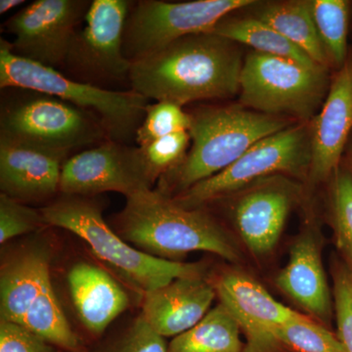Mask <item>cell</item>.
Returning <instances> with one entry per match:
<instances>
[{
	"label": "cell",
	"mask_w": 352,
	"mask_h": 352,
	"mask_svg": "<svg viewBox=\"0 0 352 352\" xmlns=\"http://www.w3.org/2000/svg\"><path fill=\"white\" fill-rule=\"evenodd\" d=\"M243 64L233 41L208 32L190 34L131 63L129 82L147 99L184 107L237 94Z\"/></svg>",
	"instance_id": "obj_1"
},
{
	"label": "cell",
	"mask_w": 352,
	"mask_h": 352,
	"mask_svg": "<svg viewBox=\"0 0 352 352\" xmlns=\"http://www.w3.org/2000/svg\"><path fill=\"white\" fill-rule=\"evenodd\" d=\"M126 199L112 228L139 251L180 263L191 252H210L241 267L249 261L232 230L208 208H183L155 189Z\"/></svg>",
	"instance_id": "obj_2"
},
{
	"label": "cell",
	"mask_w": 352,
	"mask_h": 352,
	"mask_svg": "<svg viewBox=\"0 0 352 352\" xmlns=\"http://www.w3.org/2000/svg\"><path fill=\"white\" fill-rule=\"evenodd\" d=\"M191 116V147L182 163L160 178L155 189L170 198L226 170L261 139L294 124L289 118L242 105L204 108Z\"/></svg>",
	"instance_id": "obj_3"
},
{
	"label": "cell",
	"mask_w": 352,
	"mask_h": 352,
	"mask_svg": "<svg viewBox=\"0 0 352 352\" xmlns=\"http://www.w3.org/2000/svg\"><path fill=\"white\" fill-rule=\"evenodd\" d=\"M41 212L46 226L64 229L80 238L141 298L177 278L208 274L207 264L164 261L132 247L105 221L97 197L61 194Z\"/></svg>",
	"instance_id": "obj_4"
},
{
	"label": "cell",
	"mask_w": 352,
	"mask_h": 352,
	"mask_svg": "<svg viewBox=\"0 0 352 352\" xmlns=\"http://www.w3.org/2000/svg\"><path fill=\"white\" fill-rule=\"evenodd\" d=\"M0 87L51 95L94 113L103 122L109 138L120 143L135 138L149 106V99L134 90L117 91L82 82L18 56L3 38L0 41Z\"/></svg>",
	"instance_id": "obj_5"
},
{
	"label": "cell",
	"mask_w": 352,
	"mask_h": 352,
	"mask_svg": "<svg viewBox=\"0 0 352 352\" xmlns=\"http://www.w3.org/2000/svg\"><path fill=\"white\" fill-rule=\"evenodd\" d=\"M16 89L19 94L1 103L0 138L69 155L111 140L94 113L51 95Z\"/></svg>",
	"instance_id": "obj_6"
},
{
	"label": "cell",
	"mask_w": 352,
	"mask_h": 352,
	"mask_svg": "<svg viewBox=\"0 0 352 352\" xmlns=\"http://www.w3.org/2000/svg\"><path fill=\"white\" fill-rule=\"evenodd\" d=\"M310 160L309 122H298L261 139L226 170L173 199L183 208L208 207L235 195L252 183L277 175L305 184Z\"/></svg>",
	"instance_id": "obj_7"
},
{
	"label": "cell",
	"mask_w": 352,
	"mask_h": 352,
	"mask_svg": "<svg viewBox=\"0 0 352 352\" xmlns=\"http://www.w3.org/2000/svg\"><path fill=\"white\" fill-rule=\"evenodd\" d=\"M329 69L307 68L254 51L243 64L240 104L266 115L311 122L327 97L332 80Z\"/></svg>",
	"instance_id": "obj_8"
},
{
	"label": "cell",
	"mask_w": 352,
	"mask_h": 352,
	"mask_svg": "<svg viewBox=\"0 0 352 352\" xmlns=\"http://www.w3.org/2000/svg\"><path fill=\"white\" fill-rule=\"evenodd\" d=\"M254 0H196L132 2L124 34V53L133 63L178 39L204 34L234 11L256 4Z\"/></svg>",
	"instance_id": "obj_9"
},
{
	"label": "cell",
	"mask_w": 352,
	"mask_h": 352,
	"mask_svg": "<svg viewBox=\"0 0 352 352\" xmlns=\"http://www.w3.org/2000/svg\"><path fill=\"white\" fill-rule=\"evenodd\" d=\"M221 201H227L229 228L248 259L263 264L276 254L292 210L305 201V185L272 175Z\"/></svg>",
	"instance_id": "obj_10"
},
{
	"label": "cell",
	"mask_w": 352,
	"mask_h": 352,
	"mask_svg": "<svg viewBox=\"0 0 352 352\" xmlns=\"http://www.w3.org/2000/svg\"><path fill=\"white\" fill-rule=\"evenodd\" d=\"M132 1L94 0L88 9L82 30H78L65 62L80 82L127 80L131 62L124 53V34Z\"/></svg>",
	"instance_id": "obj_11"
},
{
	"label": "cell",
	"mask_w": 352,
	"mask_h": 352,
	"mask_svg": "<svg viewBox=\"0 0 352 352\" xmlns=\"http://www.w3.org/2000/svg\"><path fill=\"white\" fill-rule=\"evenodd\" d=\"M140 148L107 140L69 157L62 166V195L97 197L117 192L126 198L154 189Z\"/></svg>",
	"instance_id": "obj_12"
},
{
	"label": "cell",
	"mask_w": 352,
	"mask_h": 352,
	"mask_svg": "<svg viewBox=\"0 0 352 352\" xmlns=\"http://www.w3.org/2000/svg\"><path fill=\"white\" fill-rule=\"evenodd\" d=\"M210 279L219 303L232 314L244 333L242 352H287L277 339V329L307 315L277 302L245 267L230 264Z\"/></svg>",
	"instance_id": "obj_13"
},
{
	"label": "cell",
	"mask_w": 352,
	"mask_h": 352,
	"mask_svg": "<svg viewBox=\"0 0 352 352\" xmlns=\"http://www.w3.org/2000/svg\"><path fill=\"white\" fill-rule=\"evenodd\" d=\"M92 1L36 0L12 16L4 28L15 36L9 43L18 56L56 69L64 66L78 28Z\"/></svg>",
	"instance_id": "obj_14"
},
{
	"label": "cell",
	"mask_w": 352,
	"mask_h": 352,
	"mask_svg": "<svg viewBox=\"0 0 352 352\" xmlns=\"http://www.w3.org/2000/svg\"><path fill=\"white\" fill-rule=\"evenodd\" d=\"M312 208V204L303 206L302 228L289 247L288 263L278 272L274 284L303 314L330 329L335 310L322 261L325 238Z\"/></svg>",
	"instance_id": "obj_15"
},
{
	"label": "cell",
	"mask_w": 352,
	"mask_h": 352,
	"mask_svg": "<svg viewBox=\"0 0 352 352\" xmlns=\"http://www.w3.org/2000/svg\"><path fill=\"white\" fill-rule=\"evenodd\" d=\"M311 160L305 182V203L314 190L327 184L340 168L352 132V51L336 72L325 102L309 122Z\"/></svg>",
	"instance_id": "obj_16"
},
{
	"label": "cell",
	"mask_w": 352,
	"mask_h": 352,
	"mask_svg": "<svg viewBox=\"0 0 352 352\" xmlns=\"http://www.w3.org/2000/svg\"><path fill=\"white\" fill-rule=\"evenodd\" d=\"M71 155L0 138V189L14 200H48L60 193L62 166Z\"/></svg>",
	"instance_id": "obj_17"
},
{
	"label": "cell",
	"mask_w": 352,
	"mask_h": 352,
	"mask_svg": "<svg viewBox=\"0 0 352 352\" xmlns=\"http://www.w3.org/2000/svg\"><path fill=\"white\" fill-rule=\"evenodd\" d=\"M215 298L208 273L180 277L145 294L140 316L162 337H176L198 324Z\"/></svg>",
	"instance_id": "obj_18"
},
{
	"label": "cell",
	"mask_w": 352,
	"mask_h": 352,
	"mask_svg": "<svg viewBox=\"0 0 352 352\" xmlns=\"http://www.w3.org/2000/svg\"><path fill=\"white\" fill-rule=\"evenodd\" d=\"M69 298L82 327L92 337L106 329L131 307V298L122 285L96 264L80 261L67 275Z\"/></svg>",
	"instance_id": "obj_19"
},
{
	"label": "cell",
	"mask_w": 352,
	"mask_h": 352,
	"mask_svg": "<svg viewBox=\"0 0 352 352\" xmlns=\"http://www.w3.org/2000/svg\"><path fill=\"white\" fill-rule=\"evenodd\" d=\"M51 248L34 243L16 250L0 268V320L21 324L50 279Z\"/></svg>",
	"instance_id": "obj_20"
},
{
	"label": "cell",
	"mask_w": 352,
	"mask_h": 352,
	"mask_svg": "<svg viewBox=\"0 0 352 352\" xmlns=\"http://www.w3.org/2000/svg\"><path fill=\"white\" fill-rule=\"evenodd\" d=\"M256 4L252 17L273 29L305 51L323 68H333L315 25L311 1H271Z\"/></svg>",
	"instance_id": "obj_21"
},
{
	"label": "cell",
	"mask_w": 352,
	"mask_h": 352,
	"mask_svg": "<svg viewBox=\"0 0 352 352\" xmlns=\"http://www.w3.org/2000/svg\"><path fill=\"white\" fill-rule=\"evenodd\" d=\"M210 34H217L235 43L251 46L256 52L283 58L307 68H323L276 30L254 17L230 18L227 16L215 25Z\"/></svg>",
	"instance_id": "obj_22"
},
{
	"label": "cell",
	"mask_w": 352,
	"mask_h": 352,
	"mask_svg": "<svg viewBox=\"0 0 352 352\" xmlns=\"http://www.w3.org/2000/svg\"><path fill=\"white\" fill-rule=\"evenodd\" d=\"M241 333L235 317L219 303L194 327L173 338L166 352H242Z\"/></svg>",
	"instance_id": "obj_23"
},
{
	"label": "cell",
	"mask_w": 352,
	"mask_h": 352,
	"mask_svg": "<svg viewBox=\"0 0 352 352\" xmlns=\"http://www.w3.org/2000/svg\"><path fill=\"white\" fill-rule=\"evenodd\" d=\"M20 325L67 352H87L82 339L69 325L60 305L51 278L28 310Z\"/></svg>",
	"instance_id": "obj_24"
},
{
	"label": "cell",
	"mask_w": 352,
	"mask_h": 352,
	"mask_svg": "<svg viewBox=\"0 0 352 352\" xmlns=\"http://www.w3.org/2000/svg\"><path fill=\"white\" fill-rule=\"evenodd\" d=\"M326 185V221L338 256L352 271V178L340 164Z\"/></svg>",
	"instance_id": "obj_25"
},
{
	"label": "cell",
	"mask_w": 352,
	"mask_h": 352,
	"mask_svg": "<svg viewBox=\"0 0 352 352\" xmlns=\"http://www.w3.org/2000/svg\"><path fill=\"white\" fill-rule=\"evenodd\" d=\"M312 15L333 68L340 69L349 57V7L346 0H314Z\"/></svg>",
	"instance_id": "obj_26"
},
{
	"label": "cell",
	"mask_w": 352,
	"mask_h": 352,
	"mask_svg": "<svg viewBox=\"0 0 352 352\" xmlns=\"http://www.w3.org/2000/svg\"><path fill=\"white\" fill-rule=\"evenodd\" d=\"M276 337L287 352H346L338 335L307 316L280 326Z\"/></svg>",
	"instance_id": "obj_27"
},
{
	"label": "cell",
	"mask_w": 352,
	"mask_h": 352,
	"mask_svg": "<svg viewBox=\"0 0 352 352\" xmlns=\"http://www.w3.org/2000/svg\"><path fill=\"white\" fill-rule=\"evenodd\" d=\"M191 126V113L185 112L182 106L170 101H157L148 106L144 120L135 133L136 144L143 147L164 136L189 131Z\"/></svg>",
	"instance_id": "obj_28"
},
{
	"label": "cell",
	"mask_w": 352,
	"mask_h": 352,
	"mask_svg": "<svg viewBox=\"0 0 352 352\" xmlns=\"http://www.w3.org/2000/svg\"><path fill=\"white\" fill-rule=\"evenodd\" d=\"M333 300L338 337L346 352H352V271L338 254L331 261Z\"/></svg>",
	"instance_id": "obj_29"
},
{
	"label": "cell",
	"mask_w": 352,
	"mask_h": 352,
	"mask_svg": "<svg viewBox=\"0 0 352 352\" xmlns=\"http://www.w3.org/2000/svg\"><path fill=\"white\" fill-rule=\"evenodd\" d=\"M189 131L177 132L140 148L148 170L155 182L182 163L189 151Z\"/></svg>",
	"instance_id": "obj_30"
},
{
	"label": "cell",
	"mask_w": 352,
	"mask_h": 352,
	"mask_svg": "<svg viewBox=\"0 0 352 352\" xmlns=\"http://www.w3.org/2000/svg\"><path fill=\"white\" fill-rule=\"evenodd\" d=\"M164 339L139 315L122 333L104 342L94 352H166Z\"/></svg>",
	"instance_id": "obj_31"
},
{
	"label": "cell",
	"mask_w": 352,
	"mask_h": 352,
	"mask_svg": "<svg viewBox=\"0 0 352 352\" xmlns=\"http://www.w3.org/2000/svg\"><path fill=\"white\" fill-rule=\"evenodd\" d=\"M46 227L41 210L0 194V244Z\"/></svg>",
	"instance_id": "obj_32"
},
{
	"label": "cell",
	"mask_w": 352,
	"mask_h": 352,
	"mask_svg": "<svg viewBox=\"0 0 352 352\" xmlns=\"http://www.w3.org/2000/svg\"><path fill=\"white\" fill-rule=\"evenodd\" d=\"M22 325L0 320V352H59Z\"/></svg>",
	"instance_id": "obj_33"
},
{
	"label": "cell",
	"mask_w": 352,
	"mask_h": 352,
	"mask_svg": "<svg viewBox=\"0 0 352 352\" xmlns=\"http://www.w3.org/2000/svg\"><path fill=\"white\" fill-rule=\"evenodd\" d=\"M342 166L347 171H349V175H351L352 178V140H349V144H347V147L346 149V152H344V157H342Z\"/></svg>",
	"instance_id": "obj_34"
},
{
	"label": "cell",
	"mask_w": 352,
	"mask_h": 352,
	"mask_svg": "<svg viewBox=\"0 0 352 352\" xmlns=\"http://www.w3.org/2000/svg\"><path fill=\"white\" fill-rule=\"evenodd\" d=\"M24 3H25L24 0H1L0 1V14L7 13Z\"/></svg>",
	"instance_id": "obj_35"
},
{
	"label": "cell",
	"mask_w": 352,
	"mask_h": 352,
	"mask_svg": "<svg viewBox=\"0 0 352 352\" xmlns=\"http://www.w3.org/2000/svg\"><path fill=\"white\" fill-rule=\"evenodd\" d=\"M59 352H67V351H59Z\"/></svg>",
	"instance_id": "obj_36"
}]
</instances>
